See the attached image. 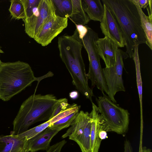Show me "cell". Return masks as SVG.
Listing matches in <instances>:
<instances>
[{
	"label": "cell",
	"instance_id": "26",
	"mask_svg": "<svg viewBox=\"0 0 152 152\" xmlns=\"http://www.w3.org/2000/svg\"><path fill=\"white\" fill-rule=\"evenodd\" d=\"M142 9L146 8L149 4V0H136Z\"/></svg>",
	"mask_w": 152,
	"mask_h": 152
},
{
	"label": "cell",
	"instance_id": "29",
	"mask_svg": "<svg viewBox=\"0 0 152 152\" xmlns=\"http://www.w3.org/2000/svg\"><path fill=\"white\" fill-rule=\"evenodd\" d=\"M99 135L102 140L107 137V132L104 130H101L99 133Z\"/></svg>",
	"mask_w": 152,
	"mask_h": 152
},
{
	"label": "cell",
	"instance_id": "11",
	"mask_svg": "<svg viewBox=\"0 0 152 152\" xmlns=\"http://www.w3.org/2000/svg\"><path fill=\"white\" fill-rule=\"evenodd\" d=\"M0 152H29L28 140L12 134L0 135Z\"/></svg>",
	"mask_w": 152,
	"mask_h": 152
},
{
	"label": "cell",
	"instance_id": "31",
	"mask_svg": "<svg viewBox=\"0 0 152 152\" xmlns=\"http://www.w3.org/2000/svg\"><path fill=\"white\" fill-rule=\"evenodd\" d=\"M4 53V52L0 49V53Z\"/></svg>",
	"mask_w": 152,
	"mask_h": 152
},
{
	"label": "cell",
	"instance_id": "24",
	"mask_svg": "<svg viewBox=\"0 0 152 152\" xmlns=\"http://www.w3.org/2000/svg\"><path fill=\"white\" fill-rule=\"evenodd\" d=\"M66 142L65 140L58 142L50 146L46 150V152H61L62 148Z\"/></svg>",
	"mask_w": 152,
	"mask_h": 152
},
{
	"label": "cell",
	"instance_id": "27",
	"mask_svg": "<svg viewBox=\"0 0 152 152\" xmlns=\"http://www.w3.org/2000/svg\"><path fill=\"white\" fill-rule=\"evenodd\" d=\"M124 152H132L131 144L128 140H126L124 142Z\"/></svg>",
	"mask_w": 152,
	"mask_h": 152
},
{
	"label": "cell",
	"instance_id": "25",
	"mask_svg": "<svg viewBox=\"0 0 152 152\" xmlns=\"http://www.w3.org/2000/svg\"><path fill=\"white\" fill-rule=\"evenodd\" d=\"M78 33L79 38L82 40L88 32V26L75 24Z\"/></svg>",
	"mask_w": 152,
	"mask_h": 152
},
{
	"label": "cell",
	"instance_id": "23",
	"mask_svg": "<svg viewBox=\"0 0 152 152\" xmlns=\"http://www.w3.org/2000/svg\"><path fill=\"white\" fill-rule=\"evenodd\" d=\"M20 0L24 7L26 18L32 15L33 10L38 7L41 0Z\"/></svg>",
	"mask_w": 152,
	"mask_h": 152
},
{
	"label": "cell",
	"instance_id": "8",
	"mask_svg": "<svg viewBox=\"0 0 152 152\" xmlns=\"http://www.w3.org/2000/svg\"><path fill=\"white\" fill-rule=\"evenodd\" d=\"M68 18L54 15L45 23L34 39L42 46H47L67 27Z\"/></svg>",
	"mask_w": 152,
	"mask_h": 152
},
{
	"label": "cell",
	"instance_id": "7",
	"mask_svg": "<svg viewBox=\"0 0 152 152\" xmlns=\"http://www.w3.org/2000/svg\"><path fill=\"white\" fill-rule=\"evenodd\" d=\"M55 15L52 0H41L38 8L33 12V15L22 20L24 23L26 33L34 39L45 23Z\"/></svg>",
	"mask_w": 152,
	"mask_h": 152
},
{
	"label": "cell",
	"instance_id": "21",
	"mask_svg": "<svg viewBox=\"0 0 152 152\" xmlns=\"http://www.w3.org/2000/svg\"><path fill=\"white\" fill-rule=\"evenodd\" d=\"M10 1V4L9 10L12 18L18 20L25 19L24 10L21 0H12Z\"/></svg>",
	"mask_w": 152,
	"mask_h": 152
},
{
	"label": "cell",
	"instance_id": "17",
	"mask_svg": "<svg viewBox=\"0 0 152 152\" xmlns=\"http://www.w3.org/2000/svg\"><path fill=\"white\" fill-rule=\"evenodd\" d=\"M72 11L69 17L75 23L86 25L90 20L83 8L81 0H71Z\"/></svg>",
	"mask_w": 152,
	"mask_h": 152
},
{
	"label": "cell",
	"instance_id": "3",
	"mask_svg": "<svg viewBox=\"0 0 152 152\" xmlns=\"http://www.w3.org/2000/svg\"><path fill=\"white\" fill-rule=\"evenodd\" d=\"M40 77H35L30 65L20 61L2 62L0 65V99L8 101Z\"/></svg>",
	"mask_w": 152,
	"mask_h": 152
},
{
	"label": "cell",
	"instance_id": "1",
	"mask_svg": "<svg viewBox=\"0 0 152 152\" xmlns=\"http://www.w3.org/2000/svg\"><path fill=\"white\" fill-rule=\"evenodd\" d=\"M110 10L121 31L125 42L126 53L133 58L134 47L145 43L140 17L135 5L131 0H102Z\"/></svg>",
	"mask_w": 152,
	"mask_h": 152
},
{
	"label": "cell",
	"instance_id": "30",
	"mask_svg": "<svg viewBox=\"0 0 152 152\" xmlns=\"http://www.w3.org/2000/svg\"><path fill=\"white\" fill-rule=\"evenodd\" d=\"M140 152H152L151 149L144 147L142 148Z\"/></svg>",
	"mask_w": 152,
	"mask_h": 152
},
{
	"label": "cell",
	"instance_id": "2",
	"mask_svg": "<svg viewBox=\"0 0 152 152\" xmlns=\"http://www.w3.org/2000/svg\"><path fill=\"white\" fill-rule=\"evenodd\" d=\"M59 100L52 94H34L30 96L21 105L13 121V130L10 134L18 135L37 122L52 118Z\"/></svg>",
	"mask_w": 152,
	"mask_h": 152
},
{
	"label": "cell",
	"instance_id": "18",
	"mask_svg": "<svg viewBox=\"0 0 152 152\" xmlns=\"http://www.w3.org/2000/svg\"><path fill=\"white\" fill-rule=\"evenodd\" d=\"M133 51L134 53L132 58L134 61L135 67L137 84L140 105L141 122V124H142L143 123L142 82L140 69V63L139 56L138 45H136L134 47Z\"/></svg>",
	"mask_w": 152,
	"mask_h": 152
},
{
	"label": "cell",
	"instance_id": "28",
	"mask_svg": "<svg viewBox=\"0 0 152 152\" xmlns=\"http://www.w3.org/2000/svg\"><path fill=\"white\" fill-rule=\"evenodd\" d=\"M149 4L146 8L148 14V16L151 19H152V1L151 0H149Z\"/></svg>",
	"mask_w": 152,
	"mask_h": 152
},
{
	"label": "cell",
	"instance_id": "10",
	"mask_svg": "<svg viewBox=\"0 0 152 152\" xmlns=\"http://www.w3.org/2000/svg\"><path fill=\"white\" fill-rule=\"evenodd\" d=\"M98 53L104 61L106 67L115 64L117 52L119 48L117 45L107 37L98 38L96 41Z\"/></svg>",
	"mask_w": 152,
	"mask_h": 152
},
{
	"label": "cell",
	"instance_id": "19",
	"mask_svg": "<svg viewBox=\"0 0 152 152\" xmlns=\"http://www.w3.org/2000/svg\"><path fill=\"white\" fill-rule=\"evenodd\" d=\"M56 14L61 17L69 18L72 11L71 0H52Z\"/></svg>",
	"mask_w": 152,
	"mask_h": 152
},
{
	"label": "cell",
	"instance_id": "32",
	"mask_svg": "<svg viewBox=\"0 0 152 152\" xmlns=\"http://www.w3.org/2000/svg\"><path fill=\"white\" fill-rule=\"evenodd\" d=\"M2 62H1V60H0V65L1 64V63Z\"/></svg>",
	"mask_w": 152,
	"mask_h": 152
},
{
	"label": "cell",
	"instance_id": "15",
	"mask_svg": "<svg viewBox=\"0 0 152 152\" xmlns=\"http://www.w3.org/2000/svg\"><path fill=\"white\" fill-rule=\"evenodd\" d=\"M83 10L90 20L101 22L104 7L100 0H81Z\"/></svg>",
	"mask_w": 152,
	"mask_h": 152
},
{
	"label": "cell",
	"instance_id": "6",
	"mask_svg": "<svg viewBox=\"0 0 152 152\" xmlns=\"http://www.w3.org/2000/svg\"><path fill=\"white\" fill-rule=\"evenodd\" d=\"M127 54L119 48L117 51L115 64L113 66L102 69L103 74L108 89V96L113 102L116 103L115 96L119 91H125L122 78L124 67L123 59H126Z\"/></svg>",
	"mask_w": 152,
	"mask_h": 152
},
{
	"label": "cell",
	"instance_id": "13",
	"mask_svg": "<svg viewBox=\"0 0 152 152\" xmlns=\"http://www.w3.org/2000/svg\"><path fill=\"white\" fill-rule=\"evenodd\" d=\"M90 118V113L88 112L80 111L70 127L62 136V138L69 137V139L77 143L84 132L86 123Z\"/></svg>",
	"mask_w": 152,
	"mask_h": 152
},
{
	"label": "cell",
	"instance_id": "14",
	"mask_svg": "<svg viewBox=\"0 0 152 152\" xmlns=\"http://www.w3.org/2000/svg\"><path fill=\"white\" fill-rule=\"evenodd\" d=\"M59 132L48 127L35 137L28 140L29 152L46 151L50 146L52 139Z\"/></svg>",
	"mask_w": 152,
	"mask_h": 152
},
{
	"label": "cell",
	"instance_id": "9",
	"mask_svg": "<svg viewBox=\"0 0 152 152\" xmlns=\"http://www.w3.org/2000/svg\"><path fill=\"white\" fill-rule=\"evenodd\" d=\"M104 12L103 18L100 22V27L102 33L118 46L122 48L125 42L121 31L117 23L110 10L103 4Z\"/></svg>",
	"mask_w": 152,
	"mask_h": 152
},
{
	"label": "cell",
	"instance_id": "12",
	"mask_svg": "<svg viewBox=\"0 0 152 152\" xmlns=\"http://www.w3.org/2000/svg\"><path fill=\"white\" fill-rule=\"evenodd\" d=\"M92 110L90 113L91 118L90 145L91 152H98L102 140L99 134L102 130V118L97 106L92 102Z\"/></svg>",
	"mask_w": 152,
	"mask_h": 152
},
{
	"label": "cell",
	"instance_id": "4",
	"mask_svg": "<svg viewBox=\"0 0 152 152\" xmlns=\"http://www.w3.org/2000/svg\"><path fill=\"white\" fill-rule=\"evenodd\" d=\"M101 116L102 130L123 134L128 130L130 114L128 111L113 102L105 94L96 99Z\"/></svg>",
	"mask_w": 152,
	"mask_h": 152
},
{
	"label": "cell",
	"instance_id": "20",
	"mask_svg": "<svg viewBox=\"0 0 152 152\" xmlns=\"http://www.w3.org/2000/svg\"><path fill=\"white\" fill-rule=\"evenodd\" d=\"M80 110H77L51 124L49 127L51 129L60 131L71 126L77 115Z\"/></svg>",
	"mask_w": 152,
	"mask_h": 152
},
{
	"label": "cell",
	"instance_id": "5",
	"mask_svg": "<svg viewBox=\"0 0 152 152\" xmlns=\"http://www.w3.org/2000/svg\"><path fill=\"white\" fill-rule=\"evenodd\" d=\"M98 38V34L88 26L87 34L81 40L83 47L88 54L89 61V70L86 75L88 79L91 82L92 87L96 86L103 94L105 93L108 95V91L96 45V41Z\"/></svg>",
	"mask_w": 152,
	"mask_h": 152
},
{
	"label": "cell",
	"instance_id": "22",
	"mask_svg": "<svg viewBox=\"0 0 152 152\" xmlns=\"http://www.w3.org/2000/svg\"><path fill=\"white\" fill-rule=\"evenodd\" d=\"M51 124L50 120L18 135L22 138L29 140L36 136Z\"/></svg>",
	"mask_w": 152,
	"mask_h": 152
},
{
	"label": "cell",
	"instance_id": "16",
	"mask_svg": "<svg viewBox=\"0 0 152 152\" xmlns=\"http://www.w3.org/2000/svg\"><path fill=\"white\" fill-rule=\"evenodd\" d=\"M135 5L140 17L141 25L146 39L145 43L152 50V19L146 15L136 0H131Z\"/></svg>",
	"mask_w": 152,
	"mask_h": 152
}]
</instances>
